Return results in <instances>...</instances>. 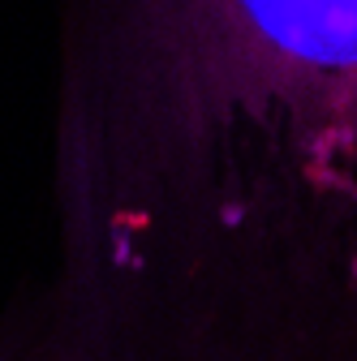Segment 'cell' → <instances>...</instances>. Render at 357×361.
<instances>
[{"instance_id": "obj_1", "label": "cell", "mask_w": 357, "mask_h": 361, "mask_svg": "<svg viewBox=\"0 0 357 361\" xmlns=\"http://www.w3.org/2000/svg\"><path fill=\"white\" fill-rule=\"evenodd\" d=\"M69 138L151 121L258 133L319 202L357 211V0H61Z\"/></svg>"}, {"instance_id": "obj_2", "label": "cell", "mask_w": 357, "mask_h": 361, "mask_svg": "<svg viewBox=\"0 0 357 361\" xmlns=\"http://www.w3.org/2000/svg\"><path fill=\"white\" fill-rule=\"evenodd\" d=\"M0 361H82L65 314H5Z\"/></svg>"}]
</instances>
